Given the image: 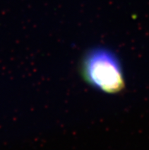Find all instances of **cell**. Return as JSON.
<instances>
[{
  "label": "cell",
  "mask_w": 149,
  "mask_h": 150,
  "mask_svg": "<svg viewBox=\"0 0 149 150\" xmlns=\"http://www.w3.org/2000/svg\"><path fill=\"white\" fill-rule=\"evenodd\" d=\"M82 72L87 82L107 93H117L124 86L123 71L115 54L106 49L91 50L85 57Z\"/></svg>",
  "instance_id": "cell-1"
}]
</instances>
